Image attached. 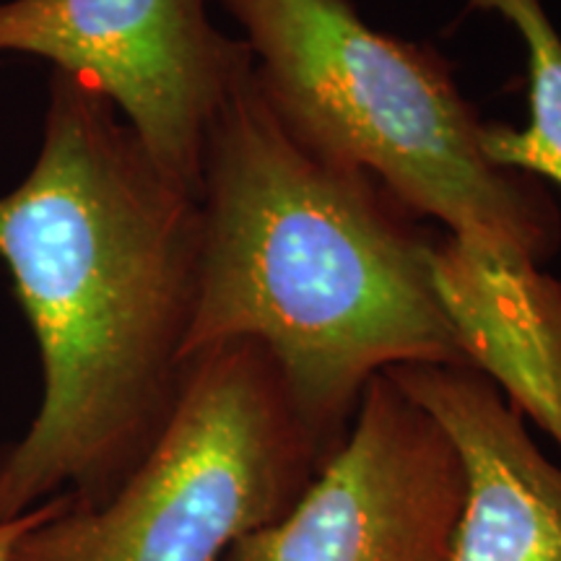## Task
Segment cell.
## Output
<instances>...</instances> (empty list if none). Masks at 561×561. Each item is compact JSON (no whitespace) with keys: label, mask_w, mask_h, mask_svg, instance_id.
Instances as JSON below:
<instances>
[{"label":"cell","mask_w":561,"mask_h":561,"mask_svg":"<svg viewBox=\"0 0 561 561\" xmlns=\"http://www.w3.org/2000/svg\"><path fill=\"white\" fill-rule=\"evenodd\" d=\"M201 201L112 102L55 70L37 161L0 195V257L39 348L42 403L0 450V523L100 507L178 403L201 278Z\"/></svg>","instance_id":"6da1fadb"},{"label":"cell","mask_w":561,"mask_h":561,"mask_svg":"<svg viewBox=\"0 0 561 561\" xmlns=\"http://www.w3.org/2000/svg\"><path fill=\"white\" fill-rule=\"evenodd\" d=\"M201 278L185 359L257 341L331 458L371 377L466 364L432 289L437 237L375 178L280 125L255 68L208 130Z\"/></svg>","instance_id":"7a4b0ae2"},{"label":"cell","mask_w":561,"mask_h":561,"mask_svg":"<svg viewBox=\"0 0 561 561\" xmlns=\"http://www.w3.org/2000/svg\"><path fill=\"white\" fill-rule=\"evenodd\" d=\"M265 102L301 146L367 172L445 234L549 261L561 214L538 180L483 157V125L453 70L390 37L348 0H224Z\"/></svg>","instance_id":"3957f363"},{"label":"cell","mask_w":561,"mask_h":561,"mask_svg":"<svg viewBox=\"0 0 561 561\" xmlns=\"http://www.w3.org/2000/svg\"><path fill=\"white\" fill-rule=\"evenodd\" d=\"M328 460L257 341L187 359L164 430L100 507L58 496L11 561H219L276 523Z\"/></svg>","instance_id":"277c9868"},{"label":"cell","mask_w":561,"mask_h":561,"mask_svg":"<svg viewBox=\"0 0 561 561\" xmlns=\"http://www.w3.org/2000/svg\"><path fill=\"white\" fill-rule=\"evenodd\" d=\"M0 53L50 60L112 102L153 164L201 201L216 115L255 68L206 0H5Z\"/></svg>","instance_id":"5b68a950"},{"label":"cell","mask_w":561,"mask_h":561,"mask_svg":"<svg viewBox=\"0 0 561 561\" xmlns=\"http://www.w3.org/2000/svg\"><path fill=\"white\" fill-rule=\"evenodd\" d=\"M462 500L466 473L450 437L377 375L297 504L240 538L227 561H445Z\"/></svg>","instance_id":"8992f818"},{"label":"cell","mask_w":561,"mask_h":561,"mask_svg":"<svg viewBox=\"0 0 561 561\" xmlns=\"http://www.w3.org/2000/svg\"><path fill=\"white\" fill-rule=\"evenodd\" d=\"M382 375L437 421L462 462L466 500L445 561H561V466L502 390L468 364Z\"/></svg>","instance_id":"52a82bcc"},{"label":"cell","mask_w":561,"mask_h":561,"mask_svg":"<svg viewBox=\"0 0 561 561\" xmlns=\"http://www.w3.org/2000/svg\"><path fill=\"white\" fill-rule=\"evenodd\" d=\"M520 250L442 234L432 289L462 359L561 450V278Z\"/></svg>","instance_id":"ba28073f"},{"label":"cell","mask_w":561,"mask_h":561,"mask_svg":"<svg viewBox=\"0 0 561 561\" xmlns=\"http://www.w3.org/2000/svg\"><path fill=\"white\" fill-rule=\"evenodd\" d=\"M471 11L502 16L528 53V128L483 125L481 149L500 170L561 187V34L541 0H468Z\"/></svg>","instance_id":"9c48e42d"},{"label":"cell","mask_w":561,"mask_h":561,"mask_svg":"<svg viewBox=\"0 0 561 561\" xmlns=\"http://www.w3.org/2000/svg\"><path fill=\"white\" fill-rule=\"evenodd\" d=\"M55 500H58V496H55ZM55 500L39 504V507H34L30 512H24V515L16 517V520L0 523V561H11L13 546H16V541L24 536L26 530H32L34 525L42 523L47 515H50L55 507Z\"/></svg>","instance_id":"30bf717a"}]
</instances>
